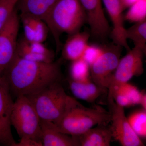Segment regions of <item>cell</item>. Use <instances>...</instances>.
<instances>
[{"mask_svg":"<svg viewBox=\"0 0 146 146\" xmlns=\"http://www.w3.org/2000/svg\"><path fill=\"white\" fill-rule=\"evenodd\" d=\"M10 121L11 125L15 128L20 138H29L42 143L40 119L26 96L16 97L13 103Z\"/></svg>","mask_w":146,"mask_h":146,"instance_id":"obj_5","label":"cell"},{"mask_svg":"<svg viewBox=\"0 0 146 146\" xmlns=\"http://www.w3.org/2000/svg\"><path fill=\"white\" fill-rule=\"evenodd\" d=\"M63 58L51 63L30 61L16 54L3 76L16 97L36 93L52 84L60 82Z\"/></svg>","mask_w":146,"mask_h":146,"instance_id":"obj_1","label":"cell"},{"mask_svg":"<svg viewBox=\"0 0 146 146\" xmlns=\"http://www.w3.org/2000/svg\"><path fill=\"white\" fill-rule=\"evenodd\" d=\"M86 13L91 34L101 41L106 39L110 32V27L105 16L102 0H80Z\"/></svg>","mask_w":146,"mask_h":146,"instance_id":"obj_11","label":"cell"},{"mask_svg":"<svg viewBox=\"0 0 146 146\" xmlns=\"http://www.w3.org/2000/svg\"><path fill=\"white\" fill-rule=\"evenodd\" d=\"M68 96L60 82H56L26 96L35 108L40 121L54 124L63 115Z\"/></svg>","mask_w":146,"mask_h":146,"instance_id":"obj_4","label":"cell"},{"mask_svg":"<svg viewBox=\"0 0 146 146\" xmlns=\"http://www.w3.org/2000/svg\"><path fill=\"white\" fill-rule=\"evenodd\" d=\"M16 54L26 60L35 62L51 63L54 61V52L43 43L29 42L24 38L18 41Z\"/></svg>","mask_w":146,"mask_h":146,"instance_id":"obj_13","label":"cell"},{"mask_svg":"<svg viewBox=\"0 0 146 146\" xmlns=\"http://www.w3.org/2000/svg\"><path fill=\"white\" fill-rule=\"evenodd\" d=\"M104 50V46L95 44H88L81 58L91 66L100 57Z\"/></svg>","mask_w":146,"mask_h":146,"instance_id":"obj_25","label":"cell"},{"mask_svg":"<svg viewBox=\"0 0 146 146\" xmlns=\"http://www.w3.org/2000/svg\"><path fill=\"white\" fill-rule=\"evenodd\" d=\"M70 79L84 81L91 79L90 66L82 58L72 61L70 68Z\"/></svg>","mask_w":146,"mask_h":146,"instance_id":"obj_20","label":"cell"},{"mask_svg":"<svg viewBox=\"0 0 146 146\" xmlns=\"http://www.w3.org/2000/svg\"><path fill=\"white\" fill-rule=\"evenodd\" d=\"M131 127L140 138L146 137V111L143 109L133 112L127 117Z\"/></svg>","mask_w":146,"mask_h":146,"instance_id":"obj_21","label":"cell"},{"mask_svg":"<svg viewBox=\"0 0 146 146\" xmlns=\"http://www.w3.org/2000/svg\"><path fill=\"white\" fill-rule=\"evenodd\" d=\"M115 90H117L122 93L125 97L129 100L132 106L140 104L143 93L140 91L136 86L129 83L128 82L121 84L113 89L111 94H108L110 96Z\"/></svg>","mask_w":146,"mask_h":146,"instance_id":"obj_23","label":"cell"},{"mask_svg":"<svg viewBox=\"0 0 146 146\" xmlns=\"http://www.w3.org/2000/svg\"><path fill=\"white\" fill-rule=\"evenodd\" d=\"M110 112L100 106L86 107L72 97L68 96L63 115L53 124L49 123L54 128L71 136L83 133L95 125L109 123Z\"/></svg>","mask_w":146,"mask_h":146,"instance_id":"obj_2","label":"cell"},{"mask_svg":"<svg viewBox=\"0 0 146 146\" xmlns=\"http://www.w3.org/2000/svg\"><path fill=\"white\" fill-rule=\"evenodd\" d=\"M14 102L5 78L0 76V144L15 146L16 142L12 136L10 118Z\"/></svg>","mask_w":146,"mask_h":146,"instance_id":"obj_10","label":"cell"},{"mask_svg":"<svg viewBox=\"0 0 146 146\" xmlns=\"http://www.w3.org/2000/svg\"><path fill=\"white\" fill-rule=\"evenodd\" d=\"M90 34L87 31H79L69 35L61 49L62 58L71 61L81 58L89 44Z\"/></svg>","mask_w":146,"mask_h":146,"instance_id":"obj_15","label":"cell"},{"mask_svg":"<svg viewBox=\"0 0 146 146\" xmlns=\"http://www.w3.org/2000/svg\"><path fill=\"white\" fill-rule=\"evenodd\" d=\"M124 19L133 23L146 20V0H139L129 8Z\"/></svg>","mask_w":146,"mask_h":146,"instance_id":"obj_22","label":"cell"},{"mask_svg":"<svg viewBox=\"0 0 146 146\" xmlns=\"http://www.w3.org/2000/svg\"><path fill=\"white\" fill-rule=\"evenodd\" d=\"M17 9L0 31V76H2L16 55L20 18Z\"/></svg>","mask_w":146,"mask_h":146,"instance_id":"obj_9","label":"cell"},{"mask_svg":"<svg viewBox=\"0 0 146 146\" xmlns=\"http://www.w3.org/2000/svg\"><path fill=\"white\" fill-rule=\"evenodd\" d=\"M44 22L51 33L58 52L63 46L61 35H70L80 31L87 18L80 0H57Z\"/></svg>","mask_w":146,"mask_h":146,"instance_id":"obj_3","label":"cell"},{"mask_svg":"<svg viewBox=\"0 0 146 146\" xmlns=\"http://www.w3.org/2000/svg\"><path fill=\"white\" fill-rule=\"evenodd\" d=\"M111 114L110 125L112 138L123 146H143L141 138L131 127L125 113L124 108L115 102L113 98H108Z\"/></svg>","mask_w":146,"mask_h":146,"instance_id":"obj_8","label":"cell"},{"mask_svg":"<svg viewBox=\"0 0 146 146\" xmlns=\"http://www.w3.org/2000/svg\"><path fill=\"white\" fill-rule=\"evenodd\" d=\"M127 39L131 40L135 47L146 50V20L137 22L133 26L126 29Z\"/></svg>","mask_w":146,"mask_h":146,"instance_id":"obj_19","label":"cell"},{"mask_svg":"<svg viewBox=\"0 0 146 146\" xmlns=\"http://www.w3.org/2000/svg\"><path fill=\"white\" fill-rule=\"evenodd\" d=\"M109 123L101 124L72 136L78 146H110L112 138Z\"/></svg>","mask_w":146,"mask_h":146,"instance_id":"obj_14","label":"cell"},{"mask_svg":"<svg viewBox=\"0 0 146 146\" xmlns=\"http://www.w3.org/2000/svg\"><path fill=\"white\" fill-rule=\"evenodd\" d=\"M57 0H19L16 9L20 14L28 15L43 21Z\"/></svg>","mask_w":146,"mask_h":146,"instance_id":"obj_16","label":"cell"},{"mask_svg":"<svg viewBox=\"0 0 146 146\" xmlns=\"http://www.w3.org/2000/svg\"><path fill=\"white\" fill-rule=\"evenodd\" d=\"M102 2L113 24L111 33L113 43L125 48L128 52L131 49L126 38L124 17L123 14L124 10L120 0H102Z\"/></svg>","mask_w":146,"mask_h":146,"instance_id":"obj_12","label":"cell"},{"mask_svg":"<svg viewBox=\"0 0 146 146\" xmlns=\"http://www.w3.org/2000/svg\"><path fill=\"white\" fill-rule=\"evenodd\" d=\"M70 89L73 95L78 98L93 103L106 90L98 86L91 79L84 81H75L70 79Z\"/></svg>","mask_w":146,"mask_h":146,"instance_id":"obj_17","label":"cell"},{"mask_svg":"<svg viewBox=\"0 0 146 146\" xmlns=\"http://www.w3.org/2000/svg\"><path fill=\"white\" fill-rule=\"evenodd\" d=\"M123 48L113 43L104 46L101 55L90 67L92 81L108 90L113 74L120 60Z\"/></svg>","mask_w":146,"mask_h":146,"instance_id":"obj_6","label":"cell"},{"mask_svg":"<svg viewBox=\"0 0 146 146\" xmlns=\"http://www.w3.org/2000/svg\"><path fill=\"white\" fill-rule=\"evenodd\" d=\"M146 51L134 46L120 59L108 88V95L118 85L128 82L134 76H139L144 72L143 57Z\"/></svg>","mask_w":146,"mask_h":146,"instance_id":"obj_7","label":"cell"},{"mask_svg":"<svg viewBox=\"0 0 146 146\" xmlns=\"http://www.w3.org/2000/svg\"><path fill=\"white\" fill-rule=\"evenodd\" d=\"M41 122L44 146H78L72 136L55 129L49 123Z\"/></svg>","mask_w":146,"mask_h":146,"instance_id":"obj_18","label":"cell"},{"mask_svg":"<svg viewBox=\"0 0 146 146\" xmlns=\"http://www.w3.org/2000/svg\"><path fill=\"white\" fill-rule=\"evenodd\" d=\"M139 0H120L123 10L129 8Z\"/></svg>","mask_w":146,"mask_h":146,"instance_id":"obj_27","label":"cell"},{"mask_svg":"<svg viewBox=\"0 0 146 146\" xmlns=\"http://www.w3.org/2000/svg\"><path fill=\"white\" fill-rule=\"evenodd\" d=\"M41 142H37L29 138H21L19 143H16L15 146H43Z\"/></svg>","mask_w":146,"mask_h":146,"instance_id":"obj_26","label":"cell"},{"mask_svg":"<svg viewBox=\"0 0 146 146\" xmlns=\"http://www.w3.org/2000/svg\"><path fill=\"white\" fill-rule=\"evenodd\" d=\"M140 104L143 108V109L146 110V95L145 93H143Z\"/></svg>","mask_w":146,"mask_h":146,"instance_id":"obj_28","label":"cell"},{"mask_svg":"<svg viewBox=\"0 0 146 146\" xmlns=\"http://www.w3.org/2000/svg\"><path fill=\"white\" fill-rule=\"evenodd\" d=\"M19 0H0V31L4 27L14 11Z\"/></svg>","mask_w":146,"mask_h":146,"instance_id":"obj_24","label":"cell"}]
</instances>
